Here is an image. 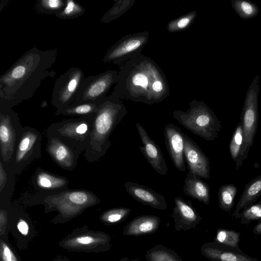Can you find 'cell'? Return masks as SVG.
Listing matches in <instances>:
<instances>
[{"mask_svg":"<svg viewBox=\"0 0 261 261\" xmlns=\"http://www.w3.org/2000/svg\"><path fill=\"white\" fill-rule=\"evenodd\" d=\"M56 49L35 47L25 53L0 77V109H10L31 98L50 71Z\"/></svg>","mask_w":261,"mask_h":261,"instance_id":"6da1fadb","label":"cell"},{"mask_svg":"<svg viewBox=\"0 0 261 261\" xmlns=\"http://www.w3.org/2000/svg\"><path fill=\"white\" fill-rule=\"evenodd\" d=\"M170 94L166 77L159 65L143 55L119 66L118 80L110 96L152 105Z\"/></svg>","mask_w":261,"mask_h":261,"instance_id":"7a4b0ae2","label":"cell"},{"mask_svg":"<svg viewBox=\"0 0 261 261\" xmlns=\"http://www.w3.org/2000/svg\"><path fill=\"white\" fill-rule=\"evenodd\" d=\"M127 111L120 99L107 96L101 102L95 115L89 143L84 156L89 163L103 157L111 146L110 137Z\"/></svg>","mask_w":261,"mask_h":261,"instance_id":"3957f363","label":"cell"},{"mask_svg":"<svg viewBox=\"0 0 261 261\" xmlns=\"http://www.w3.org/2000/svg\"><path fill=\"white\" fill-rule=\"evenodd\" d=\"M92 192L84 189H66L58 193L43 195L36 193L31 202L41 203L45 210H56L64 218L74 217L86 208L100 203Z\"/></svg>","mask_w":261,"mask_h":261,"instance_id":"277c9868","label":"cell"},{"mask_svg":"<svg viewBox=\"0 0 261 261\" xmlns=\"http://www.w3.org/2000/svg\"><path fill=\"white\" fill-rule=\"evenodd\" d=\"M173 117L182 126L206 141H214L222 128L220 120L203 101L193 99L186 111L175 110Z\"/></svg>","mask_w":261,"mask_h":261,"instance_id":"5b68a950","label":"cell"},{"mask_svg":"<svg viewBox=\"0 0 261 261\" xmlns=\"http://www.w3.org/2000/svg\"><path fill=\"white\" fill-rule=\"evenodd\" d=\"M95 114L54 123L46 130L47 138H57L82 153L89 144Z\"/></svg>","mask_w":261,"mask_h":261,"instance_id":"8992f818","label":"cell"},{"mask_svg":"<svg viewBox=\"0 0 261 261\" xmlns=\"http://www.w3.org/2000/svg\"><path fill=\"white\" fill-rule=\"evenodd\" d=\"M259 76L256 75L246 92L240 116L243 134V142L239 157L236 162L238 170L247 159L255 137L258 120V97L259 90Z\"/></svg>","mask_w":261,"mask_h":261,"instance_id":"52a82bcc","label":"cell"},{"mask_svg":"<svg viewBox=\"0 0 261 261\" xmlns=\"http://www.w3.org/2000/svg\"><path fill=\"white\" fill-rule=\"evenodd\" d=\"M42 136L36 128L23 127L14 153L7 164H4L16 175L20 174L41 156Z\"/></svg>","mask_w":261,"mask_h":261,"instance_id":"ba28073f","label":"cell"},{"mask_svg":"<svg viewBox=\"0 0 261 261\" xmlns=\"http://www.w3.org/2000/svg\"><path fill=\"white\" fill-rule=\"evenodd\" d=\"M149 38L148 31L125 35L112 45L105 55V63H113L119 66L141 54Z\"/></svg>","mask_w":261,"mask_h":261,"instance_id":"9c48e42d","label":"cell"},{"mask_svg":"<svg viewBox=\"0 0 261 261\" xmlns=\"http://www.w3.org/2000/svg\"><path fill=\"white\" fill-rule=\"evenodd\" d=\"M22 127L12 109H0V160L5 165L14 153Z\"/></svg>","mask_w":261,"mask_h":261,"instance_id":"30bf717a","label":"cell"},{"mask_svg":"<svg viewBox=\"0 0 261 261\" xmlns=\"http://www.w3.org/2000/svg\"><path fill=\"white\" fill-rule=\"evenodd\" d=\"M118 80V70H108L83 80L76 94L74 103L97 102L107 97L111 87Z\"/></svg>","mask_w":261,"mask_h":261,"instance_id":"8fae6325","label":"cell"},{"mask_svg":"<svg viewBox=\"0 0 261 261\" xmlns=\"http://www.w3.org/2000/svg\"><path fill=\"white\" fill-rule=\"evenodd\" d=\"M84 73L80 68L67 69L56 81L51 95V104L57 110L73 104L78 90L84 79Z\"/></svg>","mask_w":261,"mask_h":261,"instance_id":"7c38bea8","label":"cell"},{"mask_svg":"<svg viewBox=\"0 0 261 261\" xmlns=\"http://www.w3.org/2000/svg\"><path fill=\"white\" fill-rule=\"evenodd\" d=\"M46 151L54 163L68 171H72L76 168L79 156L82 153L55 137H47Z\"/></svg>","mask_w":261,"mask_h":261,"instance_id":"4fadbf2b","label":"cell"},{"mask_svg":"<svg viewBox=\"0 0 261 261\" xmlns=\"http://www.w3.org/2000/svg\"><path fill=\"white\" fill-rule=\"evenodd\" d=\"M184 158L190 172L200 177H210V162L199 146L184 134Z\"/></svg>","mask_w":261,"mask_h":261,"instance_id":"5bb4252c","label":"cell"},{"mask_svg":"<svg viewBox=\"0 0 261 261\" xmlns=\"http://www.w3.org/2000/svg\"><path fill=\"white\" fill-rule=\"evenodd\" d=\"M136 126L143 144L139 147L140 151L156 172L162 175H166L168 168L160 147L149 137L141 124L137 122Z\"/></svg>","mask_w":261,"mask_h":261,"instance_id":"9a60e30c","label":"cell"},{"mask_svg":"<svg viewBox=\"0 0 261 261\" xmlns=\"http://www.w3.org/2000/svg\"><path fill=\"white\" fill-rule=\"evenodd\" d=\"M184 134L180 128L174 124L168 123L164 127L166 146L175 167L180 171H186Z\"/></svg>","mask_w":261,"mask_h":261,"instance_id":"2e32d148","label":"cell"},{"mask_svg":"<svg viewBox=\"0 0 261 261\" xmlns=\"http://www.w3.org/2000/svg\"><path fill=\"white\" fill-rule=\"evenodd\" d=\"M32 185L37 194L47 195L62 192L68 188V180L64 176L50 173L40 168L32 177Z\"/></svg>","mask_w":261,"mask_h":261,"instance_id":"e0dca14e","label":"cell"},{"mask_svg":"<svg viewBox=\"0 0 261 261\" xmlns=\"http://www.w3.org/2000/svg\"><path fill=\"white\" fill-rule=\"evenodd\" d=\"M202 252L212 261H259L247 255L240 248H231L215 241L205 244Z\"/></svg>","mask_w":261,"mask_h":261,"instance_id":"ac0fdd59","label":"cell"},{"mask_svg":"<svg viewBox=\"0 0 261 261\" xmlns=\"http://www.w3.org/2000/svg\"><path fill=\"white\" fill-rule=\"evenodd\" d=\"M126 191L134 199L153 208L164 210L167 208V202L161 194L146 186L126 181L124 184Z\"/></svg>","mask_w":261,"mask_h":261,"instance_id":"d6986e66","label":"cell"},{"mask_svg":"<svg viewBox=\"0 0 261 261\" xmlns=\"http://www.w3.org/2000/svg\"><path fill=\"white\" fill-rule=\"evenodd\" d=\"M108 238L105 233L86 232L67 238L61 243V245L71 250L95 251L105 245Z\"/></svg>","mask_w":261,"mask_h":261,"instance_id":"ffe728a7","label":"cell"},{"mask_svg":"<svg viewBox=\"0 0 261 261\" xmlns=\"http://www.w3.org/2000/svg\"><path fill=\"white\" fill-rule=\"evenodd\" d=\"M183 191L185 195L208 205L210 201V187L199 176L189 171L185 179Z\"/></svg>","mask_w":261,"mask_h":261,"instance_id":"44dd1931","label":"cell"},{"mask_svg":"<svg viewBox=\"0 0 261 261\" xmlns=\"http://www.w3.org/2000/svg\"><path fill=\"white\" fill-rule=\"evenodd\" d=\"M260 196L261 173L246 185L232 217H236L243 209L255 202Z\"/></svg>","mask_w":261,"mask_h":261,"instance_id":"7402d4cb","label":"cell"},{"mask_svg":"<svg viewBox=\"0 0 261 261\" xmlns=\"http://www.w3.org/2000/svg\"><path fill=\"white\" fill-rule=\"evenodd\" d=\"M160 223L158 217L144 215L132 220L126 226L124 233L128 236H138L154 232Z\"/></svg>","mask_w":261,"mask_h":261,"instance_id":"603a6c76","label":"cell"},{"mask_svg":"<svg viewBox=\"0 0 261 261\" xmlns=\"http://www.w3.org/2000/svg\"><path fill=\"white\" fill-rule=\"evenodd\" d=\"M174 200L173 216L176 221L190 225L196 224L201 220L190 201L187 202L179 196Z\"/></svg>","mask_w":261,"mask_h":261,"instance_id":"cb8c5ba5","label":"cell"},{"mask_svg":"<svg viewBox=\"0 0 261 261\" xmlns=\"http://www.w3.org/2000/svg\"><path fill=\"white\" fill-rule=\"evenodd\" d=\"M102 100L97 102L74 103L63 109L57 110L56 114L78 117L95 114Z\"/></svg>","mask_w":261,"mask_h":261,"instance_id":"d4e9b609","label":"cell"},{"mask_svg":"<svg viewBox=\"0 0 261 261\" xmlns=\"http://www.w3.org/2000/svg\"><path fill=\"white\" fill-rule=\"evenodd\" d=\"M16 175L0 160V201H10L14 189Z\"/></svg>","mask_w":261,"mask_h":261,"instance_id":"484cf974","label":"cell"},{"mask_svg":"<svg viewBox=\"0 0 261 261\" xmlns=\"http://www.w3.org/2000/svg\"><path fill=\"white\" fill-rule=\"evenodd\" d=\"M238 188L234 184L221 186L218 190L219 205L223 211L229 212L233 207Z\"/></svg>","mask_w":261,"mask_h":261,"instance_id":"4316f807","label":"cell"},{"mask_svg":"<svg viewBox=\"0 0 261 261\" xmlns=\"http://www.w3.org/2000/svg\"><path fill=\"white\" fill-rule=\"evenodd\" d=\"M230 3L236 13L243 19H249L256 17L259 11L258 7L250 1L231 0Z\"/></svg>","mask_w":261,"mask_h":261,"instance_id":"83f0119b","label":"cell"},{"mask_svg":"<svg viewBox=\"0 0 261 261\" xmlns=\"http://www.w3.org/2000/svg\"><path fill=\"white\" fill-rule=\"evenodd\" d=\"M136 0H114L113 7L106 12L101 19L105 23H109L121 16L135 4Z\"/></svg>","mask_w":261,"mask_h":261,"instance_id":"f1b7e54d","label":"cell"},{"mask_svg":"<svg viewBox=\"0 0 261 261\" xmlns=\"http://www.w3.org/2000/svg\"><path fill=\"white\" fill-rule=\"evenodd\" d=\"M197 16L196 11L188 13L170 21L167 25V29L170 33H176L188 29Z\"/></svg>","mask_w":261,"mask_h":261,"instance_id":"f546056e","label":"cell"},{"mask_svg":"<svg viewBox=\"0 0 261 261\" xmlns=\"http://www.w3.org/2000/svg\"><path fill=\"white\" fill-rule=\"evenodd\" d=\"M241 233L233 230L219 228L217 231L215 242L227 246L239 248Z\"/></svg>","mask_w":261,"mask_h":261,"instance_id":"4dcf8cb0","label":"cell"},{"mask_svg":"<svg viewBox=\"0 0 261 261\" xmlns=\"http://www.w3.org/2000/svg\"><path fill=\"white\" fill-rule=\"evenodd\" d=\"M240 219L241 224H248L252 221H261V202L252 204L245 208L236 217Z\"/></svg>","mask_w":261,"mask_h":261,"instance_id":"1f68e13d","label":"cell"},{"mask_svg":"<svg viewBox=\"0 0 261 261\" xmlns=\"http://www.w3.org/2000/svg\"><path fill=\"white\" fill-rule=\"evenodd\" d=\"M243 142V128L241 123L236 126L229 145L231 159L236 162L240 156Z\"/></svg>","mask_w":261,"mask_h":261,"instance_id":"d6a6232c","label":"cell"},{"mask_svg":"<svg viewBox=\"0 0 261 261\" xmlns=\"http://www.w3.org/2000/svg\"><path fill=\"white\" fill-rule=\"evenodd\" d=\"M66 4L63 0H39L35 5V8L40 13L55 15L59 13L64 8Z\"/></svg>","mask_w":261,"mask_h":261,"instance_id":"836d02e7","label":"cell"},{"mask_svg":"<svg viewBox=\"0 0 261 261\" xmlns=\"http://www.w3.org/2000/svg\"><path fill=\"white\" fill-rule=\"evenodd\" d=\"M85 12V8L80 4L72 0H67L64 8L55 16L62 19H72L82 16Z\"/></svg>","mask_w":261,"mask_h":261,"instance_id":"e575fe53","label":"cell"},{"mask_svg":"<svg viewBox=\"0 0 261 261\" xmlns=\"http://www.w3.org/2000/svg\"><path fill=\"white\" fill-rule=\"evenodd\" d=\"M130 209L118 207L109 210L100 216V220L107 224L117 223L125 218L130 213Z\"/></svg>","mask_w":261,"mask_h":261,"instance_id":"d590c367","label":"cell"},{"mask_svg":"<svg viewBox=\"0 0 261 261\" xmlns=\"http://www.w3.org/2000/svg\"><path fill=\"white\" fill-rule=\"evenodd\" d=\"M149 261H180L173 254L164 249H155L148 253Z\"/></svg>","mask_w":261,"mask_h":261,"instance_id":"8d00e7d4","label":"cell"},{"mask_svg":"<svg viewBox=\"0 0 261 261\" xmlns=\"http://www.w3.org/2000/svg\"><path fill=\"white\" fill-rule=\"evenodd\" d=\"M0 256L2 261H18L11 249L2 240L0 244Z\"/></svg>","mask_w":261,"mask_h":261,"instance_id":"74e56055","label":"cell"},{"mask_svg":"<svg viewBox=\"0 0 261 261\" xmlns=\"http://www.w3.org/2000/svg\"><path fill=\"white\" fill-rule=\"evenodd\" d=\"M17 228L23 236H27L29 232V225L28 222L22 218H20L17 223Z\"/></svg>","mask_w":261,"mask_h":261,"instance_id":"f35d334b","label":"cell"},{"mask_svg":"<svg viewBox=\"0 0 261 261\" xmlns=\"http://www.w3.org/2000/svg\"><path fill=\"white\" fill-rule=\"evenodd\" d=\"M253 233L255 235L261 234V221L254 226L253 229Z\"/></svg>","mask_w":261,"mask_h":261,"instance_id":"ab89813d","label":"cell"},{"mask_svg":"<svg viewBox=\"0 0 261 261\" xmlns=\"http://www.w3.org/2000/svg\"><path fill=\"white\" fill-rule=\"evenodd\" d=\"M57 261H62V260H57Z\"/></svg>","mask_w":261,"mask_h":261,"instance_id":"60d3db41","label":"cell"},{"mask_svg":"<svg viewBox=\"0 0 261 261\" xmlns=\"http://www.w3.org/2000/svg\"></svg>","mask_w":261,"mask_h":261,"instance_id":"b9f144b4","label":"cell"}]
</instances>
